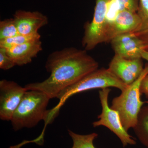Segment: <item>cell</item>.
Wrapping results in <instances>:
<instances>
[{
	"mask_svg": "<svg viewBox=\"0 0 148 148\" xmlns=\"http://www.w3.org/2000/svg\"><path fill=\"white\" fill-rule=\"evenodd\" d=\"M98 62L85 49L74 47L56 51L48 56L46 70L50 75L41 82L25 86L27 90L45 92L50 99L57 98L59 93L98 69Z\"/></svg>",
	"mask_w": 148,
	"mask_h": 148,
	"instance_id": "6da1fadb",
	"label": "cell"
},
{
	"mask_svg": "<svg viewBox=\"0 0 148 148\" xmlns=\"http://www.w3.org/2000/svg\"><path fill=\"white\" fill-rule=\"evenodd\" d=\"M50 99L42 91L27 90L11 119L14 130L32 128L41 120L47 124L51 123L53 121L51 110H47Z\"/></svg>",
	"mask_w": 148,
	"mask_h": 148,
	"instance_id": "7a4b0ae2",
	"label": "cell"
},
{
	"mask_svg": "<svg viewBox=\"0 0 148 148\" xmlns=\"http://www.w3.org/2000/svg\"><path fill=\"white\" fill-rule=\"evenodd\" d=\"M148 74V63L146 64L140 76L112 101L111 108L119 114L123 126L127 131L135 127L142 106L148 103L141 101L140 91L142 80Z\"/></svg>",
	"mask_w": 148,
	"mask_h": 148,
	"instance_id": "3957f363",
	"label": "cell"
},
{
	"mask_svg": "<svg viewBox=\"0 0 148 148\" xmlns=\"http://www.w3.org/2000/svg\"><path fill=\"white\" fill-rule=\"evenodd\" d=\"M127 86L109 69H98L60 92L57 97L60 102L53 109L59 112L60 108L67 99L79 92L91 89H103L111 87L116 88L122 91Z\"/></svg>",
	"mask_w": 148,
	"mask_h": 148,
	"instance_id": "277c9868",
	"label": "cell"
},
{
	"mask_svg": "<svg viewBox=\"0 0 148 148\" xmlns=\"http://www.w3.org/2000/svg\"><path fill=\"white\" fill-rule=\"evenodd\" d=\"M110 91L109 88H103L99 90L102 112L98 117L99 120L93 122L92 125L94 127L102 125L108 127L118 137L123 147L128 145H135L136 141L123 126L119 114L109 106L108 97Z\"/></svg>",
	"mask_w": 148,
	"mask_h": 148,
	"instance_id": "5b68a950",
	"label": "cell"
},
{
	"mask_svg": "<svg viewBox=\"0 0 148 148\" xmlns=\"http://www.w3.org/2000/svg\"><path fill=\"white\" fill-rule=\"evenodd\" d=\"M110 0H96L92 21L84 26L82 46L86 50H92L105 42L107 24L106 20L108 5Z\"/></svg>",
	"mask_w": 148,
	"mask_h": 148,
	"instance_id": "8992f818",
	"label": "cell"
},
{
	"mask_svg": "<svg viewBox=\"0 0 148 148\" xmlns=\"http://www.w3.org/2000/svg\"><path fill=\"white\" fill-rule=\"evenodd\" d=\"M27 91L12 81L3 79L0 81V119L10 121L14 112Z\"/></svg>",
	"mask_w": 148,
	"mask_h": 148,
	"instance_id": "52a82bcc",
	"label": "cell"
},
{
	"mask_svg": "<svg viewBox=\"0 0 148 148\" xmlns=\"http://www.w3.org/2000/svg\"><path fill=\"white\" fill-rule=\"evenodd\" d=\"M142 59H126L114 54L108 69L125 84L128 86L140 76L144 70Z\"/></svg>",
	"mask_w": 148,
	"mask_h": 148,
	"instance_id": "ba28073f",
	"label": "cell"
},
{
	"mask_svg": "<svg viewBox=\"0 0 148 148\" xmlns=\"http://www.w3.org/2000/svg\"><path fill=\"white\" fill-rule=\"evenodd\" d=\"M13 18L18 33L23 35L38 33L39 29L48 24L47 16L39 11L18 10Z\"/></svg>",
	"mask_w": 148,
	"mask_h": 148,
	"instance_id": "9c48e42d",
	"label": "cell"
},
{
	"mask_svg": "<svg viewBox=\"0 0 148 148\" xmlns=\"http://www.w3.org/2000/svg\"><path fill=\"white\" fill-rule=\"evenodd\" d=\"M110 42L115 55L126 59L142 58L141 52L144 50L143 43L133 33L117 36Z\"/></svg>",
	"mask_w": 148,
	"mask_h": 148,
	"instance_id": "30bf717a",
	"label": "cell"
},
{
	"mask_svg": "<svg viewBox=\"0 0 148 148\" xmlns=\"http://www.w3.org/2000/svg\"><path fill=\"white\" fill-rule=\"evenodd\" d=\"M140 18L137 12L128 11H121L116 18L106 29L105 42H110L115 37L132 33L138 28Z\"/></svg>",
	"mask_w": 148,
	"mask_h": 148,
	"instance_id": "8fae6325",
	"label": "cell"
},
{
	"mask_svg": "<svg viewBox=\"0 0 148 148\" xmlns=\"http://www.w3.org/2000/svg\"><path fill=\"white\" fill-rule=\"evenodd\" d=\"M6 49L16 66H23L31 63L42 50V42L36 40Z\"/></svg>",
	"mask_w": 148,
	"mask_h": 148,
	"instance_id": "7c38bea8",
	"label": "cell"
},
{
	"mask_svg": "<svg viewBox=\"0 0 148 148\" xmlns=\"http://www.w3.org/2000/svg\"><path fill=\"white\" fill-rule=\"evenodd\" d=\"M137 13L140 18V24L132 33L141 41L144 50L148 51V0H139Z\"/></svg>",
	"mask_w": 148,
	"mask_h": 148,
	"instance_id": "4fadbf2b",
	"label": "cell"
},
{
	"mask_svg": "<svg viewBox=\"0 0 148 148\" xmlns=\"http://www.w3.org/2000/svg\"><path fill=\"white\" fill-rule=\"evenodd\" d=\"M133 128L139 141L148 148V105L142 107Z\"/></svg>",
	"mask_w": 148,
	"mask_h": 148,
	"instance_id": "5bb4252c",
	"label": "cell"
},
{
	"mask_svg": "<svg viewBox=\"0 0 148 148\" xmlns=\"http://www.w3.org/2000/svg\"><path fill=\"white\" fill-rule=\"evenodd\" d=\"M68 132L73 140L71 148H96L93 144V141L98 136L97 133L93 132L87 135H80L69 130Z\"/></svg>",
	"mask_w": 148,
	"mask_h": 148,
	"instance_id": "9a60e30c",
	"label": "cell"
},
{
	"mask_svg": "<svg viewBox=\"0 0 148 148\" xmlns=\"http://www.w3.org/2000/svg\"><path fill=\"white\" fill-rule=\"evenodd\" d=\"M41 36L39 33L29 35L19 34L15 36L0 40V47L8 49L15 46L20 45L32 41L40 40Z\"/></svg>",
	"mask_w": 148,
	"mask_h": 148,
	"instance_id": "2e32d148",
	"label": "cell"
},
{
	"mask_svg": "<svg viewBox=\"0 0 148 148\" xmlns=\"http://www.w3.org/2000/svg\"><path fill=\"white\" fill-rule=\"evenodd\" d=\"M19 34L13 18H6L0 21V40Z\"/></svg>",
	"mask_w": 148,
	"mask_h": 148,
	"instance_id": "e0dca14e",
	"label": "cell"
},
{
	"mask_svg": "<svg viewBox=\"0 0 148 148\" xmlns=\"http://www.w3.org/2000/svg\"><path fill=\"white\" fill-rule=\"evenodd\" d=\"M120 12V6L118 1L117 0H110L108 3L106 13L107 27L115 20Z\"/></svg>",
	"mask_w": 148,
	"mask_h": 148,
	"instance_id": "ac0fdd59",
	"label": "cell"
},
{
	"mask_svg": "<svg viewBox=\"0 0 148 148\" xmlns=\"http://www.w3.org/2000/svg\"><path fill=\"white\" fill-rule=\"evenodd\" d=\"M15 66L16 64L8 54L6 49L0 47V69L6 71Z\"/></svg>",
	"mask_w": 148,
	"mask_h": 148,
	"instance_id": "d6986e66",
	"label": "cell"
},
{
	"mask_svg": "<svg viewBox=\"0 0 148 148\" xmlns=\"http://www.w3.org/2000/svg\"><path fill=\"white\" fill-rule=\"evenodd\" d=\"M120 6L121 11H128L132 12H138L139 0H117Z\"/></svg>",
	"mask_w": 148,
	"mask_h": 148,
	"instance_id": "ffe728a7",
	"label": "cell"
},
{
	"mask_svg": "<svg viewBox=\"0 0 148 148\" xmlns=\"http://www.w3.org/2000/svg\"><path fill=\"white\" fill-rule=\"evenodd\" d=\"M140 91L141 94H144L148 98V74L142 80L140 85Z\"/></svg>",
	"mask_w": 148,
	"mask_h": 148,
	"instance_id": "44dd1931",
	"label": "cell"
},
{
	"mask_svg": "<svg viewBox=\"0 0 148 148\" xmlns=\"http://www.w3.org/2000/svg\"><path fill=\"white\" fill-rule=\"evenodd\" d=\"M141 54L142 58L148 61V51L143 50L141 51Z\"/></svg>",
	"mask_w": 148,
	"mask_h": 148,
	"instance_id": "7402d4cb",
	"label": "cell"
}]
</instances>
